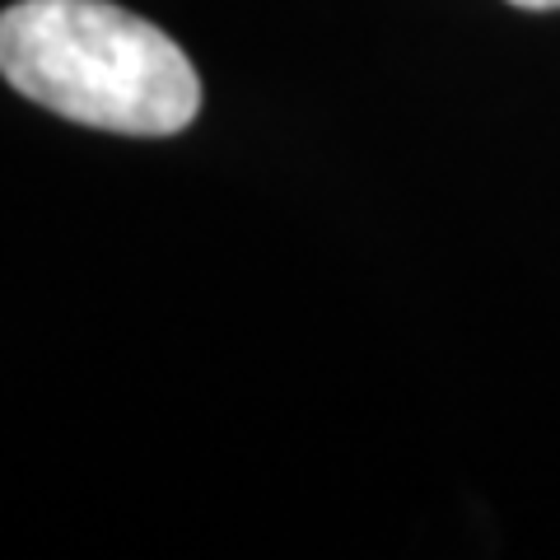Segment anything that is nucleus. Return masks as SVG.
I'll list each match as a JSON object with an SVG mask.
<instances>
[{
    "label": "nucleus",
    "instance_id": "1",
    "mask_svg": "<svg viewBox=\"0 0 560 560\" xmlns=\"http://www.w3.org/2000/svg\"><path fill=\"white\" fill-rule=\"evenodd\" d=\"M0 75L38 108L113 136H173L201 108L187 51L108 0L0 10Z\"/></svg>",
    "mask_w": 560,
    "mask_h": 560
},
{
    "label": "nucleus",
    "instance_id": "2",
    "mask_svg": "<svg viewBox=\"0 0 560 560\" xmlns=\"http://www.w3.org/2000/svg\"><path fill=\"white\" fill-rule=\"evenodd\" d=\"M518 10H560V0H510Z\"/></svg>",
    "mask_w": 560,
    "mask_h": 560
}]
</instances>
